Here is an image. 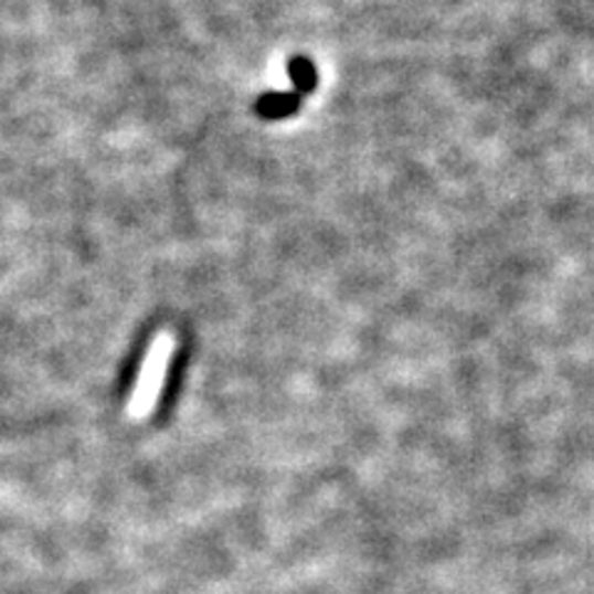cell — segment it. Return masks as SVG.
<instances>
[{
    "label": "cell",
    "instance_id": "obj_1",
    "mask_svg": "<svg viewBox=\"0 0 594 594\" xmlns=\"http://www.w3.org/2000/svg\"><path fill=\"white\" fill-rule=\"evenodd\" d=\"M173 352H177V337H173V332L163 330L153 335V340L149 344L145 360H141V367L137 372L135 384H131V392L125 406V414L131 424L147 422V418L153 414V409L159 406L163 386H167V379H169Z\"/></svg>",
    "mask_w": 594,
    "mask_h": 594
},
{
    "label": "cell",
    "instance_id": "obj_2",
    "mask_svg": "<svg viewBox=\"0 0 594 594\" xmlns=\"http://www.w3.org/2000/svg\"><path fill=\"white\" fill-rule=\"evenodd\" d=\"M290 75L295 79V87H297V95H303V92H310L315 89L317 85V73L310 60L305 57H295L290 63Z\"/></svg>",
    "mask_w": 594,
    "mask_h": 594
},
{
    "label": "cell",
    "instance_id": "obj_3",
    "mask_svg": "<svg viewBox=\"0 0 594 594\" xmlns=\"http://www.w3.org/2000/svg\"><path fill=\"white\" fill-rule=\"evenodd\" d=\"M300 107V95H280V97H268L263 102V115L268 117H285Z\"/></svg>",
    "mask_w": 594,
    "mask_h": 594
}]
</instances>
